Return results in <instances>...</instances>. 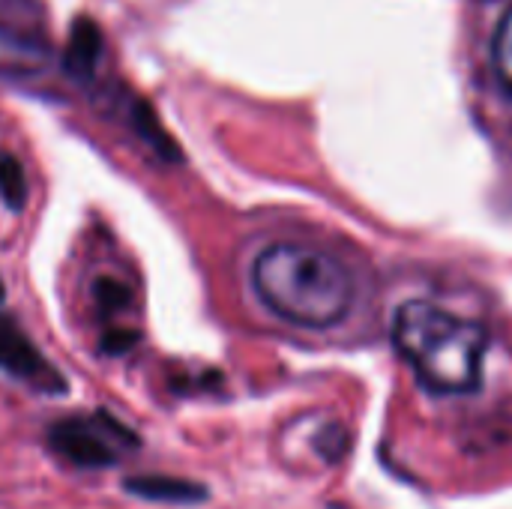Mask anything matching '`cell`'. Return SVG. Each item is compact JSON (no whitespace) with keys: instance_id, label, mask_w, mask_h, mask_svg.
Returning a JSON list of instances; mask_svg holds the SVG:
<instances>
[{"instance_id":"cell-1","label":"cell","mask_w":512,"mask_h":509,"mask_svg":"<svg viewBox=\"0 0 512 509\" xmlns=\"http://www.w3.org/2000/svg\"><path fill=\"white\" fill-rule=\"evenodd\" d=\"M258 300L303 330H330L354 306V276L330 252L309 243H273L252 264Z\"/></svg>"},{"instance_id":"cell-2","label":"cell","mask_w":512,"mask_h":509,"mask_svg":"<svg viewBox=\"0 0 512 509\" xmlns=\"http://www.w3.org/2000/svg\"><path fill=\"white\" fill-rule=\"evenodd\" d=\"M393 345L432 393L462 396L483 381L489 351L486 327L438 303H402L393 315Z\"/></svg>"},{"instance_id":"cell-3","label":"cell","mask_w":512,"mask_h":509,"mask_svg":"<svg viewBox=\"0 0 512 509\" xmlns=\"http://www.w3.org/2000/svg\"><path fill=\"white\" fill-rule=\"evenodd\" d=\"M48 447L75 468H114L129 450H138V435L108 411L66 417L48 429Z\"/></svg>"},{"instance_id":"cell-4","label":"cell","mask_w":512,"mask_h":509,"mask_svg":"<svg viewBox=\"0 0 512 509\" xmlns=\"http://www.w3.org/2000/svg\"><path fill=\"white\" fill-rule=\"evenodd\" d=\"M0 372L45 396L66 393V378L51 366V360L30 342V336L9 315H0Z\"/></svg>"},{"instance_id":"cell-5","label":"cell","mask_w":512,"mask_h":509,"mask_svg":"<svg viewBox=\"0 0 512 509\" xmlns=\"http://www.w3.org/2000/svg\"><path fill=\"white\" fill-rule=\"evenodd\" d=\"M51 63V42L42 30L27 24L0 21V75L30 78Z\"/></svg>"},{"instance_id":"cell-6","label":"cell","mask_w":512,"mask_h":509,"mask_svg":"<svg viewBox=\"0 0 512 509\" xmlns=\"http://www.w3.org/2000/svg\"><path fill=\"white\" fill-rule=\"evenodd\" d=\"M123 489L132 498L150 501V504H174V507H195L210 498V492L183 477H165V474H141V477H126Z\"/></svg>"},{"instance_id":"cell-7","label":"cell","mask_w":512,"mask_h":509,"mask_svg":"<svg viewBox=\"0 0 512 509\" xmlns=\"http://www.w3.org/2000/svg\"><path fill=\"white\" fill-rule=\"evenodd\" d=\"M102 57V30L90 18H78L69 33V45L63 54V66L75 78H93Z\"/></svg>"},{"instance_id":"cell-8","label":"cell","mask_w":512,"mask_h":509,"mask_svg":"<svg viewBox=\"0 0 512 509\" xmlns=\"http://www.w3.org/2000/svg\"><path fill=\"white\" fill-rule=\"evenodd\" d=\"M132 126L141 135V141L147 147H153L165 162H180V147L174 144V138L159 126V117L153 114V108L147 102H135L132 105Z\"/></svg>"},{"instance_id":"cell-9","label":"cell","mask_w":512,"mask_h":509,"mask_svg":"<svg viewBox=\"0 0 512 509\" xmlns=\"http://www.w3.org/2000/svg\"><path fill=\"white\" fill-rule=\"evenodd\" d=\"M0 198L12 213L27 207V177L12 153H0Z\"/></svg>"},{"instance_id":"cell-10","label":"cell","mask_w":512,"mask_h":509,"mask_svg":"<svg viewBox=\"0 0 512 509\" xmlns=\"http://www.w3.org/2000/svg\"><path fill=\"white\" fill-rule=\"evenodd\" d=\"M492 66L498 81L512 93V9L498 21L495 39H492Z\"/></svg>"},{"instance_id":"cell-11","label":"cell","mask_w":512,"mask_h":509,"mask_svg":"<svg viewBox=\"0 0 512 509\" xmlns=\"http://www.w3.org/2000/svg\"><path fill=\"white\" fill-rule=\"evenodd\" d=\"M93 297H96V306H99V315L102 318H111V315L126 312L132 306V291L120 279H111V276L96 279Z\"/></svg>"},{"instance_id":"cell-12","label":"cell","mask_w":512,"mask_h":509,"mask_svg":"<svg viewBox=\"0 0 512 509\" xmlns=\"http://www.w3.org/2000/svg\"><path fill=\"white\" fill-rule=\"evenodd\" d=\"M141 333L138 330H123V327H114V330H105L102 336V354L108 357H120L126 351H132L138 345Z\"/></svg>"},{"instance_id":"cell-13","label":"cell","mask_w":512,"mask_h":509,"mask_svg":"<svg viewBox=\"0 0 512 509\" xmlns=\"http://www.w3.org/2000/svg\"><path fill=\"white\" fill-rule=\"evenodd\" d=\"M0 303H3V279H0Z\"/></svg>"}]
</instances>
